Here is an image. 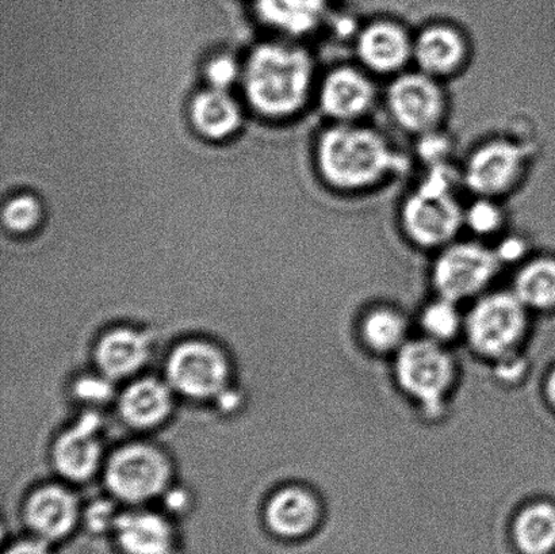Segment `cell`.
Returning <instances> with one entry per match:
<instances>
[{
    "label": "cell",
    "mask_w": 555,
    "mask_h": 554,
    "mask_svg": "<svg viewBox=\"0 0 555 554\" xmlns=\"http://www.w3.org/2000/svg\"><path fill=\"white\" fill-rule=\"evenodd\" d=\"M312 73V63L301 49L264 43L249 56L244 86L260 113L288 116L307 100Z\"/></svg>",
    "instance_id": "obj_1"
},
{
    "label": "cell",
    "mask_w": 555,
    "mask_h": 554,
    "mask_svg": "<svg viewBox=\"0 0 555 554\" xmlns=\"http://www.w3.org/2000/svg\"><path fill=\"white\" fill-rule=\"evenodd\" d=\"M319 166L326 181L341 189L377 182L393 166L390 146L366 128L339 125L325 132L319 144Z\"/></svg>",
    "instance_id": "obj_2"
},
{
    "label": "cell",
    "mask_w": 555,
    "mask_h": 554,
    "mask_svg": "<svg viewBox=\"0 0 555 554\" xmlns=\"http://www.w3.org/2000/svg\"><path fill=\"white\" fill-rule=\"evenodd\" d=\"M464 217L450 193L446 176L429 178L411 195L402 210V221L410 236L427 247L440 246L454 237Z\"/></svg>",
    "instance_id": "obj_3"
},
{
    "label": "cell",
    "mask_w": 555,
    "mask_h": 554,
    "mask_svg": "<svg viewBox=\"0 0 555 554\" xmlns=\"http://www.w3.org/2000/svg\"><path fill=\"white\" fill-rule=\"evenodd\" d=\"M106 479L114 495L122 501L144 502L165 490L170 465L159 450L132 445L113 455Z\"/></svg>",
    "instance_id": "obj_4"
},
{
    "label": "cell",
    "mask_w": 555,
    "mask_h": 554,
    "mask_svg": "<svg viewBox=\"0 0 555 554\" xmlns=\"http://www.w3.org/2000/svg\"><path fill=\"white\" fill-rule=\"evenodd\" d=\"M228 363L217 347L188 342L172 352L167 376L173 388L194 399L215 398L228 382Z\"/></svg>",
    "instance_id": "obj_5"
},
{
    "label": "cell",
    "mask_w": 555,
    "mask_h": 554,
    "mask_svg": "<svg viewBox=\"0 0 555 554\" xmlns=\"http://www.w3.org/2000/svg\"><path fill=\"white\" fill-rule=\"evenodd\" d=\"M397 376L408 392L437 412L453 377L450 358L429 342H415L401 350Z\"/></svg>",
    "instance_id": "obj_6"
},
{
    "label": "cell",
    "mask_w": 555,
    "mask_h": 554,
    "mask_svg": "<svg viewBox=\"0 0 555 554\" xmlns=\"http://www.w3.org/2000/svg\"><path fill=\"white\" fill-rule=\"evenodd\" d=\"M498 269V258L488 248L462 243L446 249L435 266V284L444 298L454 301L481 291Z\"/></svg>",
    "instance_id": "obj_7"
},
{
    "label": "cell",
    "mask_w": 555,
    "mask_h": 554,
    "mask_svg": "<svg viewBox=\"0 0 555 554\" xmlns=\"http://www.w3.org/2000/svg\"><path fill=\"white\" fill-rule=\"evenodd\" d=\"M524 304L518 297L496 295L486 298L469 319L472 344L486 355H502L519 339L525 325Z\"/></svg>",
    "instance_id": "obj_8"
},
{
    "label": "cell",
    "mask_w": 555,
    "mask_h": 554,
    "mask_svg": "<svg viewBox=\"0 0 555 554\" xmlns=\"http://www.w3.org/2000/svg\"><path fill=\"white\" fill-rule=\"evenodd\" d=\"M391 116L410 132H427L442 117L443 95L427 74L402 75L391 85L388 95Z\"/></svg>",
    "instance_id": "obj_9"
},
{
    "label": "cell",
    "mask_w": 555,
    "mask_h": 554,
    "mask_svg": "<svg viewBox=\"0 0 555 554\" xmlns=\"http://www.w3.org/2000/svg\"><path fill=\"white\" fill-rule=\"evenodd\" d=\"M524 167V152L509 141H492L470 157L466 167V182L480 195L504 193L519 178Z\"/></svg>",
    "instance_id": "obj_10"
},
{
    "label": "cell",
    "mask_w": 555,
    "mask_h": 554,
    "mask_svg": "<svg viewBox=\"0 0 555 554\" xmlns=\"http://www.w3.org/2000/svg\"><path fill=\"white\" fill-rule=\"evenodd\" d=\"M96 428V417L86 416L57 439L53 459L60 474L70 480H85L94 474L101 455Z\"/></svg>",
    "instance_id": "obj_11"
},
{
    "label": "cell",
    "mask_w": 555,
    "mask_h": 554,
    "mask_svg": "<svg viewBox=\"0 0 555 554\" xmlns=\"http://www.w3.org/2000/svg\"><path fill=\"white\" fill-rule=\"evenodd\" d=\"M358 53L367 67L378 73H391L412 56L413 43L400 26L375 22L359 36Z\"/></svg>",
    "instance_id": "obj_12"
},
{
    "label": "cell",
    "mask_w": 555,
    "mask_h": 554,
    "mask_svg": "<svg viewBox=\"0 0 555 554\" xmlns=\"http://www.w3.org/2000/svg\"><path fill=\"white\" fill-rule=\"evenodd\" d=\"M373 98V86L366 76L352 68H339L324 81L321 106L328 116L348 121L366 112Z\"/></svg>",
    "instance_id": "obj_13"
},
{
    "label": "cell",
    "mask_w": 555,
    "mask_h": 554,
    "mask_svg": "<svg viewBox=\"0 0 555 554\" xmlns=\"http://www.w3.org/2000/svg\"><path fill=\"white\" fill-rule=\"evenodd\" d=\"M78 517V504L68 491L46 487L33 493L26 504L30 528L43 539L56 540L68 534Z\"/></svg>",
    "instance_id": "obj_14"
},
{
    "label": "cell",
    "mask_w": 555,
    "mask_h": 554,
    "mask_svg": "<svg viewBox=\"0 0 555 554\" xmlns=\"http://www.w3.org/2000/svg\"><path fill=\"white\" fill-rule=\"evenodd\" d=\"M418 67L429 76L448 75L465 57V42L459 31L448 26H433L424 30L413 43Z\"/></svg>",
    "instance_id": "obj_15"
},
{
    "label": "cell",
    "mask_w": 555,
    "mask_h": 554,
    "mask_svg": "<svg viewBox=\"0 0 555 554\" xmlns=\"http://www.w3.org/2000/svg\"><path fill=\"white\" fill-rule=\"evenodd\" d=\"M149 357V342L132 330H116L100 342L96 362L108 378H122L134 373Z\"/></svg>",
    "instance_id": "obj_16"
},
{
    "label": "cell",
    "mask_w": 555,
    "mask_h": 554,
    "mask_svg": "<svg viewBox=\"0 0 555 554\" xmlns=\"http://www.w3.org/2000/svg\"><path fill=\"white\" fill-rule=\"evenodd\" d=\"M266 518L270 529L282 537H301L318 520V504L308 492L287 488L271 499Z\"/></svg>",
    "instance_id": "obj_17"
},
{
    "label": "cell",
    "mask_w": 555,
    "mask_h": 554,
    "mask_svg": "<svg viewBox=\"0 0 555 554\" xmlns=\"http://www.w3.org/2000/svg\"><path fill=\"white\" fill-rule=\"evenodd\" d=\"M190 114L194 127L209 139H224L241 125V108L225 90L211 89L194 98Z\"/></svg>",
    "instance_id": "obj_18"
},
{
    "label": "cell",
    "mask_w": 555,
    "mask_h": 554,
    "mask_svg": "<svg viewBox=\"0 0 555 554\" xmlns=\"http://www.w3.org/2000/svg\"><path fill=\"white\" fill-rule=\"evenodd\" d=\"M170 389L156 379H143L125 390L121 399V414L125 421L135 427L159 425L171 410Z\"/></svg>",
    "instance_id": "obj_19"
},
{
    "label": "cell",
    "mask_w": 555,
    "mask_h": 554,
    "mask_svg": "<svg viewBox=\"0 0 555 554\" xmlns=\"http://www.w3.org/2000/svg\"><path fill=\"white\" fill-rule=\"evenodd\" d=\"M119 544L128 554H167L171 530L157 515L129 514L116 520Z\"/></svg>",
    "instance_id": "obj_20"
},
{
    "label": "cell",
    "mask_w": 555,
    "mask_h": 554,
    "mask_svg": "<svg viewBox=\"0 0 555 554\" xmlns=\"http://www.w3.org/2000/svg\"><path fill=\"white\" fill-rule=\"evenodd\" d=\"M260 18L291 35H305L319 24L326 0H255Z\"/></svg>",
    "instance_id": "obj_21"
},
{
    "label": "cell",
    "mask_w": 555,
    "mask_h": 554,
    "mask_svg": "<svg viewBox=\"0 0 555 554\" xmlns=\"http://www.w3.org/2000/svg\"><path fill=\"white\" fill-rule=\"evenodd\" d=\"M514 539L521 554H555V507L538 503L526 508L516 519Z\"/></svg>",
    "instance_id": "obj_22"
},
{
    "label": "cell",
    "mask_w": 555,
    "mask_h": 554,
    "mask_svg": "<svg viewBox=\"0 0 555 554\" xmlns=\"http://www.w3.org/2000/svg\"><path fill=\"white\" fill-rule=\"evenodd\" d=\"M521 304L535 308L555 306V260L540 259L527 265L516 280Z\"/></svg>",
    "instance_id": "obj_23"
},
{
    "label": "cell",
    "mask_w": 555,
    "mask_h": 554,
    "mask_svg": "<svg viewBox=\"0 0 555 554\" xmlns=\"http://www.w3.org/2000/svg\"><path fill=\"white\" fill-rule=\"evenodd\" d=\"M405 324L399 314L378 311L370 314L363 325L364 338L375 350L388 351L400 345Z\"/></svg>",
    "instance_id": "obj_24"
},
{
    "label": "cell",
    "mask_w": 555,
    "mask_h": 554,
    "mask_svg": "<svg viewBox=\"0 0 555 554\" xmlns=\"http://www.w3.org/2000/svg\"><path fill=\"white\" fill-rule=\"evenodd\" d=\"M41 219V205L31 195H20L10 201L3 210L4 224L10 230L25 232L31 230Z\"/></svg>",
    "instance_id": "obj_25"
},
{
    "label": "cell",
    "mask_w": 555,
    "mask_h": 554,
    "mask_svg": "<svg viewBox=\"0 0 555 554\" xmlns=\"http://www.w3.org/2000/svg\"><path fill=\"white\" fill-rule=\"evenodd\" d=\"M424 327L435 338H450L459 328V313L451 300L435 302L424 313Z\"/></svg>",
    "instance_id": "obj_26"
},
{
    "label": "cell",
    "mask_w": 555,
    "mask_h": 554,
    "mask_svg": "<svg viewBox=\"0 0 555 554\" xmlns=\"http://www.w3.org/2000/svg\"><path fill=\"white\" fill-rule=\"evenodd\" d=\"M238 67L231 56H220L211 60L206 68V76L215 89L225 90L237 78Z\"/></svg>",
    "instance_id": "obj_27"
},
{
    "label": "cell",
    "mask_w": 555,
    "mask_h": 554,
    "mask_svg": "<svg viewBox=\"0 0 555 554\" xmlns=\"http://www.w3.org/2000/svg\"><path fill=\"white\" fill-rule=\"evenodd\" d=\"M465 220L477 232L496 230L500 222L499 210L489 203H478L465 215Z\"/></svg>",
    "instance_id": "obj_28"
},
{
    "label": "cell",
    "mask_w": 555,
    "mask_h": 554,
    "mask_svg": "<svg viewBox=\"0 0 555 554\" xmlns=\"http://www.w3.org/2000/svg\"><path fill=\"white\" fill-rule=\"evenodd\" d=\"M5 554H48L46 547L37 542H22V544L11 547Z\"/></svg>",
    "instance_id": "obj_29"
},
{
    "label": "cell",
    "mask_w": 555,
    "mask_h": 554,
    "mask_svg": "<svg viewBox=\"0 0 555 554\" xmlns=\"http://www.w3.org/2000/svg\"><path fill=\"white\" fill-rule=\"evenodd\" d=\"M547 392L548 398H551V400L555 404V372L552 374L551 382H548Z\"/></svg>",
    "instance_id": "obj_30"
}]
</instances>
